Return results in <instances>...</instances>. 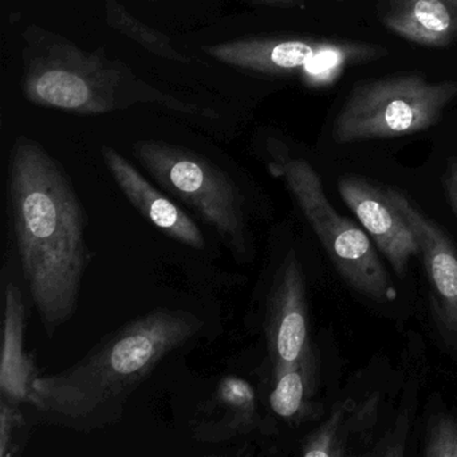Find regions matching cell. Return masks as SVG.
Returning a JSON list of instances; mask_svg holds the SVG:
<instances>
[{"label": "cell", "instance_id": "cell-1", "mask_svg": "<svg viewBox=\"0 0 457 457\" xmlns=\"http://www.w3.org/2000/svg\"><path fill=\"white\" fill-rule=\"evenodd\" d=\"M7 215L31 302L47 338L76 315L93 253L84 204L62 165L34 140L10 154Z\"/></svg>", "mask_w": 457, "mask_h": 457}, {"label": "cell", "instance_id": "cell-2", "mask_svg": "<svg viewBox=\"0 0 457 457\" xmlns=\"http://www.w3.org/2000/svg\"><path fill=\"white\" fill-rule=\"evenodd\" d=\"M203 326L183 309L152 310L128 320L65 370L37 377L29 403L55 427L84 433L111 427L154 369Z\"/></svg>", "mask_w": 457, "mask_h": 457}, {"label": "cell", "instance_id": "cell-3", "mask_svg": "<svg viewBox=\"0 0 457 457\" xmlns=\"http://www.w3.org/2000/svg\"><path fill=\"white\" fill-rule=\"evenodd\" d=\"M133 154L168 195L219 235L235 261H253L250 205L226 170L197 152L160 141H140Z\"/></svg>", "mask_w": 457, "mask_h": 457}, {"label": "cell", "instance_id": "cell-4", "mask_svg": "<svg viewBox=\"0 0 457 457\" xmlns=\"http://www.w3.org/2000/svg\"><path fill=\"white\" fill-rule=\"evenodd\" d=\"M129 71L98 53L47 34L25 52L26 98L44 108L104 114L129 104Z\"/></svg>", "mask_w": 457, "mask_h": 457}, {"label": "cell", "instance_id": "cell-5", "mask_svg": "<svg viewBox=\"0 0 457 457\" xmlns=\"http://www.w3.org/2000/svg\"><path fill=\"white\" fill-rule=\"evenodd\" d=\"M270 168L285 180L344 279L379 303L395 301L397 291L368 234L334 210L312 165L303 159L275 154Z\"/></svg>", "mask_w": 457, "mask_h": 457}, {"label": "cell", "instance_id": "cell-6", "mask_svg": "<svg viewBox=\"0 0 457 457\" xmlns=\"http://www.w3.org/2000/svg\"><path fill=\"white\" fill-rule=\"evenodd\" d=\"M457 96V82L430 84L419 76H395L361 85L333 125L339 144L397 137L429 129Z\"/></svg>", "mask_w": 457, "mask_h": 457}, {"label": "cell", "instance_id": "cell-7", "mask_svg": "<svg viewBox=\"0 0 457 457\" xmlns=\"http://www.w3.org/2000/svg\"><path fill=\"white\" fill-rule=\"evenodd\" d=\"M267 275L262 307L271 373L295 363L314 369L309 338L306 286L295 251L290 248Z\"/></svg>", "mask_w": 457, "mask_h": 457}, {"label": "cell", "instance_id": "cell-8", "mask_svg": "<svg viewBox=\"0 0 457 457\" xmlns=\"http://www.w3.org/2000/svg\"><path fill=\"white\" fill-rule=\"evenodd\" d=\"M386 194L416 237L430 283L436 323L444 341L457 352L456 248L448 235L414 207L401 192L386 189Z\"/></svg>", "mask_w": 457, "mask_h": 457}, {"label": "cell", "instance_id": "cell-9", "mask_svg": "<svg viewBox=\"0 0 457 457\" xmlns=\"http://www.w3.org/2000/svg\"><path fill=\"white\" fill-rule=\"evenodd\" d=\"M338 189L345 204L357 216L395 274L403 277L420 247L411 227L390 203L386 189L355 176L342 179Z\"/></svg>", "mask_w": 457, "mask_h": 457}, {"label": "cell", "instance_id": "cell-10", "mask_svg": "<svg viewBox=\"0 0 457 457\" xmlns=\"http://www.w3.org/2000/svg\"><path fill=\"white\" fill-rule=\"evenodd\" d=\"M104 162L130 204L162 234L194 250H204V234L196 221L156 188L140 170L112 146H103Z\"/></svg>", "mask_w": 457, "mask_h": 457}, {"label": "cell", "instance_id": "cell-11", "mask_svg": "<svg viewBox=\"0 0 457 457\" xmlns=\"http://www.w3.org/2000/svg\"><path fill=\"white\" fill-rule=\"evenodd\" d=\"M4 322L0 393L14 403H29L37 374L36 363L25 347L26 306L14 280L4 283Z\"/></svg>", "mask_w": 457, "mask_h": 457}, {"label": "cell", "instance_id": "cell-12", "mask_svg": "<svg viewBox=\"0 0 457 457\" xmlns=\"http://www.w3.org/2000/svg\"><path fill=\"white\" fill-rule=\"evenodd\" d=\"M322 45L296 39L245 38L211 45L208 55L234 68L264 74H283L306 68Z\"/></svg>", "mask_w": 457, "mask_h": 457}, {"label": "cell", "instance_id": "cell-13", "mask_svg": "<svg viewBox=\"0 0 457 457\" xmlns=\"http://www.w3.org/2000/svg\"><path fill=\"white\" fill-rule=\"evenodd\" d=\"M384 22L414 44L446 46L457 37V0H390Z\"/></svg>", "mask_w": 457, "mask_h": 457}, {"label": "cell", "instance_id": "cell-14", "mask_svg": "<svg viewBox=\"0 0 457 457\" xmlns=\"http://www.w3.org/2000/svg\"><path fill=\"white\" fill-rule=\"evenodd\" d=\"M256 405L255 390L247 381L239 377H226L215 395V409L220 417L218 421L200 425L197 435L215 440L250 432L255 425Z\"/></svg>", "mask_w": 457, "mask_h": 457}, {"label": "cell", "instance_id": "cell-15", "mask_svg": "<svg viewBox=\"0 0 457 457\" xmlns=\"http://www.w3.org/2000/svg\"><path fill=\"white\" fill-rule=\"evenodd\" d=\"M315 371L309 366L295 363L272 371L270 405L286 420L301 419L307 413V397L314 393Z\"/></svg>", "mask_w": 457, "mask_h": 457}, {"label": "cell", "instance_id": "cell-16", "mask_svg": "<svg viewBox=\"0 0 457 457\" xmlns=\"http://www.w3.org/2000/svg\"><path fill=\"white\" fill-rule=\"evenodd\" d=\"M104 4L106 7V18H108V23L112 28L121 31L122 34L137 42L144 49L154 53L157 57L179 61V62H191L188 57L175 49L172 42L165 34L136 20L117 0H104Z\"/></svg>", "mask_w": 457, "mask_h": 457}, {"label": "cell", "instance_id": "cell-17", "mask_svg": "<svg viewBox=\"0 0 457 457\" xmlns=\"http://www.w3.org/2000/svg\"><path fill=\"white\" fill-rule=\"evenodd\" d=\"M20 403L0 401V457H14L22 453L28 438V424Z\"/></svg>", "mask_w": 457, "mask_h": 457}, {"label": "cell", "instance_id": "cell-18", "mask_svg": "<svg viewBox=\"0 0 457 457\" xmlns=\"http://www.w3.org/2000/svg\"><path fill=\"white\" fill-rule=\"evenodd\" d=\"M344 409H338V411L333 413L331 419L318 429L306 444L303 445L302 454L303 456H341L344 452L341 451V443H339L338 428L341 422Z\"/></svg>", "mask_w": 457, "mask_h": 457}, {"label": "cell", "instance_id": "cell-19", "mask_svg": "<svg viewBox=\"0 0 457 457\" xmlns=\"http://www.w3.org/2000/svg\"><path fill=\"white\" fill-rule=\"evenodd\" d=\"M425 454L430 457L457 456V422L454 420L440 417L430 425Z\"/></svg>", "mask_w": 457, "mask_h": 457}, {"label": "cell", "instance_id": "cell-20", "mask_svg": "<svg viewBox=\"0 0 457 457\" xmlns=\"http://www.w3.org/2000/svg\"><path fill=\"white\" fill-rule=\"evenodd\" d=\"M347 53L349 50H344L342 47L334 46V45H322L317 54L307 63L304 71L312 77L326 76L334 69L341 66L345 58L347 57Z\"/></svg>", "mask_w": 457, "mask_h": 457}, {"label": "cell", "instance_id": "cell-21", "mask_svg": "<svg viewBox=\"0 0 457 457\" xmlns=\"http://www.w3.org/2000/svg\"><path fill=\"white\" fill-rule=\"evenodd\" d=\"M446 195L451 204L452 211L457 218V162L452 165L445 181Z\"/></svg>", "mask_w": 457, "mask_h": 457}, {"label": "cell", "instance_id": "cell-22", "mask_svg": "<svg viewBox=\"0 0 457 457\" xmlns=\"http://www.w3.org/2000/svg\"><path fill=\"white\" fill-rule=\"evenodd\" d=\"M255 4H267V6H295L298 4V0H251Z\"/></svg>", "mask_w": 457, "mask_h": 457}]
</instances>
